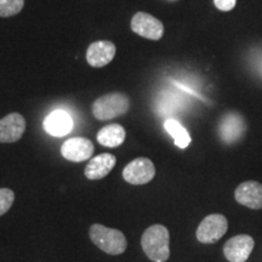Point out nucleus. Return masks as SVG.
Listing matches in <instances>:
<instances>
[{
  "mask_svg": "<svg viewBox=\"0 0 262 262\" xmlns=\"http://www.w3.org/2000/svg\"><path fill=\"white\" fill-rule=\"evenodd\" d=\"M72 129H73V120L64 111H54L44 120V130L51 136H64L71 133Z\"/></svg>",
  "mask_w": 262,
  "mask_h": 262,
  "instance_id": "nucleus-13",
  "label": "nucleus"
},
{
  "mask_svg": "<svg viewBox=\"0 0 262 262\" xmlns=\"http://www.w3.org/2000/svg\"><path fill=\"white\" fill-rule=\"evenodd\" d=\"M117 158L111 153H102L94 157L85 168V176L89 180H101L112 171L116 166Z\"/></svg>",
  "mask_w": 262,
  "mask_h": 262,
  "instance_id": "nucleus-14",
  "label": "nucleus"
},
{
  "mask_svg": "<svg viewBox=\"0 0 262 262\" xmlns=\"http://www.w3.org/2000/svg\"><path fill=\"white\" fill-rule=\"evenodd\" d=\"M15 202V193L9 188H0V216L6 214Z\"/></svg>",
  "mask_w": 262,
  "mask_h": 262,
  "instance_id": "nucleus-18",
  "label": "nucleus"
},
{
  "mask_svg": "<svg viewBox=\"0 0 262 262\" xmlns=\"http://www.w3.org/2000/svg\"><path fill=\"white\" fill-rule=\"evenodd\" d=\"M130 108V100L125 94L111 93L98 97L91 111L97 120H111L125 114Z\"/></svg>",
  "mask_w": 262,
  "mask_h": 262,
  "instance_id": "nucleus-3",
  "label": "nucleus"
},
{
  "mask_svg": "<svg viewBox=\"0 0 262 262\" xmlns=\"http://www.w3.org/2000/svg\"><path fill=\"white\" fill-rule=\"evenodd\" d=\"M141 245L146 256L153 262H165L170 256V234L163 225L148 227L141 238Z\"/></svg>",
  "mask_w": 262,
  "mask_h": 262,
  "instance_id": "nucleus-1",
  "label": "nucleus"
},
{
  "mask_svg": "<svg viewBox=\"0 0 262 262\" xmlns=\"http://www.w3.org/2000/svg\"><path fill=\"white\" fill-rule=\"evenodd\" d=\"M25 0H0V17H10L22 11Z\"/></svg>",
  "mask_w": 262,
  "mask_h": 262,
  "instance_id": "nucleus-17",
  "label": "nucleus"
},
{
  "mask_svg": "<svg viewBox=\"0 0 262 262\" xmlns=\"http://www.w3.org/2000/svg\"><path fill=\"white\" fill-rule=\"evenodd\" d=\"M214 4L220 11H231L237 4V0H214Z\"/></svg>",
  "mask_w": 262,
  "mask_h": 262,
  "instance_id": "nucleus-19",
  "label": "nucleus"
},
{
  "mask_svg": "<svg viewBox=\"0 0 262 262\" xmlns=\"http://www.w3.org/2000/svg\"><path fill=\"white\" fill-rule=\"evenodd\" d=\"M164 127H165V130L172 136L173 141H175V145L180 147V148H186V147L189 145V142H191V136H189L188 131L186 130L178 120L170 118V119L165 120Z\"/></svg>",
  "mask_w": 262,
  "mask_h": 262,
  "instance_id": "nucleus-16",
  "label": "nucleus"
},
{
  "mask_svg": "<svg viewBox=\"0 0 262 262\" xmlns=\"http://www.w3.org/2000/svg\"><path fill=\"white\" fill-rule=\"evenodd\" d=\"M94 143L85 137H72L64 141L61 146V153L64 159L70 162H84L90 159L94 155Z\"/></svg>",
  "mask_w": 262,
  "mask_h": 262,
  "instance_id": "nucleus-9",
  "label": "nucleus"
},
{
  "mask_svg": "<svg viewBox=\"0 0 262 262\" xmlns=\"http://www.w3.org/2000/svg\"><path fill=\"white\" fill-rule=\"evenodd\" d=\"M131 29L140 37L149 40H159L164 35V25L155 16L146 12H137L131 19Z\"/></svg>",
  "mask_w": 262,
  "mask_h": 262,
  "instance_id": "nucleus-7",
  "label": "nucleus"
},
{
  "mask_svg": "<svg viewBox=\"0 0 262 262\" xmlns=\"http://www.w3.org/2000/svg\"><path fill=\"white\" fill-rule=\"evenodd\" d=\"M255 242L251 235L238 234L224 245V255L229 262H247L253 253Z\"/></svg>",
  "mask_w": 262,
  "mask_h": 262,
  "instance_id": "nucleus-8",
  "label": "nucleus"
},
{
  "mask_svg": "<svg viewBox=\"0 0 262 262\" xmlns=\"http://www.w3.org/2000/svg\"><path fill=\"white\" fill-rule=\"evenodd\" d=\"M247 131V123L243 116L237 112L224 114L219 124V135L226 145H233L243 139Z\"/></svg>",
  "mask_w": 262,
  "mask_h": 262,
  "instance_id": "nucleus-5",
  "label": "nucleus"
},
{
  "mask_svg": "<svg viewBox=\"0 0 262 262\" xmlns=\"http://www.w3.org/2000/svg\"><path fill=\"white\" fill-rule=\"evenodd\" d=\"M26 120L19 113H10L0 119V143L16 142L24 136Z\"/></svg>",
  "mask_w": 262,
  "mask_h": 262,
  "instance_id": "nucleus-10",
  "label": "nucleus"
},
{
  "mask_svg": "<svg viewBox=\"0 0 262 262\" xmlns=\"http://www.w3.org/2000/svg\"><path fill=\"white\" fill-rule=\"evenodd\" d=\"M156 176L155 164L148 158H136L123 170V179L131 185H146Z\"/></svg>",
  "mask_w": 262,
  "mask_h": 262,
  "instance_id": "nucleus-6",
  "label": "nucleus"
},
{
  "mask_svg": "<svg viewBox=\"0 0 262 262\" xmlns=\"http://www.w3.org/2000/svg\"><path fill=\"white\" fill-rule=\"evenodd\" d=\"M234 198L239 204L253 210L262 209V185L256 181H245L234 191Z\"/></svg>",
  "mask_w": 262,
  "mask_h": 262,
  "instance_id": "nucleus-11",
  "label": "nucleus"
},
{
  "mask_svg": "<svg viewBox=\"0 0 262 262\" xmlns=\"http://www.w3.org/2000/svg\"><path fill=\"white\" fill-rule=\"evenodd\" d=\"M125 137V129L119 124H110V125L103 126L97 133L98 143L104 147H110V148H116V147L123 145Z\"/></svg>",
  "mask_w": 262,
  "mask_h": 262,
  "instance_id": "nucleus-15",
  "label": "nucleus"
},
{
  "mask_svg": "<svg viewBox=\"0 0 262 262\" xmlns=\"http://www.w3.org/2000/svg\"><path fill=\"white\" fill-rule=\"evenodd\" d=\"M117 48L110 40H98L90 44L86 51V61L91 67L101 68L110 63L116 56Z\"/></svg>",
  "mask_w": 262,
  "mask_h": 262,
  "instance_id": "nucleus-12",
  "label": "nucleus"
},
{
  "mask_svg": "<svg viewBox=\"0 0 262 262\" xmlns=\"http://www.w3.org/2000/svg\"><path fill=\"white\" fill-rule=\"evenodd\" d=\"M89 235L91 242L108 255H120L126 250V238L119 229L108 228L103 225L94 224L90 227Z\"/></svg>",
  "mask_w": 262,
  "mask_h": 262,
  "instance_id": "nucleus-2",
  "label": "nucleus"
},
{
  "mask_svg": "<svg viewBox=\"0 0 262 262\" xmlns=\"http://www.w3.org/2000/svg\"><path fill=\"white\" fill-rule=\"evenodd\" d=\"M228 229V221L224 215H208L196 228V239L203 244H214L224 237Z\"/></svg>",
  "mask_w": 262,
  "mask_h": 262,
  "instance_id": "nucleus-4",
  "label": "nucleus"
}]
</instances>
